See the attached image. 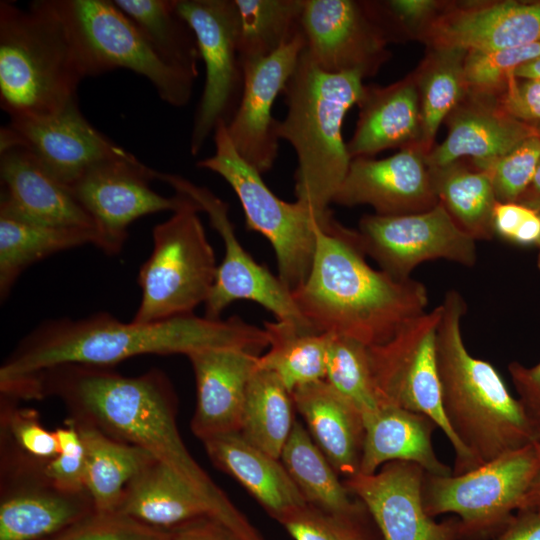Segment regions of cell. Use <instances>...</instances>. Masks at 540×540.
I'll list each match as a JSON object with an SVG mask.
<instances>
[{"instance_id": "obj_1", "label": "cell", "mask_w": 540, "mask_h": 540, "mask_svg": "<svg viewBox=\"0 0 540 540\" xmlns=\"http://www.w3.org/2000/svg\"><path fill=\"white\" fill-rule=\"evenodd\" d=\"M19 399L56 397L68 418L148 451L171 468L241 540H265L198 464L176 424V400L165 374L129 377L112 367L62 364L10 381Z\"/></svg>"}, {"instance_id": "obj_2", "label": "cell", "mask_w": 540, "mask_h": 540, "mask_svg": "<svg viewBox=\"0 0 540 540\" xmlns=\"http://www.w3.org/2000/svg\"><path fill=\"white\" fill-rule=\"evenodd\" d=\"M269 346L264 328L237 316L194 313L153 323L121 322L107 312L47 320L28 333L0 367V384L62 364L113 367L143 354H184L220 347L258 354Z\"/></svg>"}, {"instance_id": "obj_3", "label": "cell", "mask_w": 540, "mask_h": 540, "mask_svg": "<svg viewBox=\"0 0 540 540\" xmlns=\"http://www.w3.org/2000/svg\"><path fill=\"white\" fill-rule=\"evenodd\" d=\"M292 295L316 332L366 346L389 341L407 321L425 313L429 301L423 283L371 267L357 230L337 220L317 231L310 272Z\"/></svg>"}, {"instance_id": "obj_4", "label": "cell", "mask_w": 540, "mask_h": 540, "mask_svg": "<svg viewBox=\"0 0 540 540\" xmlns=\"http://www.w3.org/2000/svg\"><path fill=\"white\" fill-rule=\"evenodd\" d=\"M436 332V362L446 421L463 454L458 474L540 442V429L514 398L497 369L467 350L461 322L467 304L446 292Z\"/></svg>"}, {"instance_id": "obj_5", "label": "cell", "mask_w": 540, "mask_h": 540, "mask_svg": "<svg viewBox=\"0 0 540 540\" xmlns=\"http://www.w3.org/2000/svg\"><path fill=\"white\" fill-rule=\"evenodd\" d=\"M87 77L74 34L56 0L28 9L0 3V105L10 119L40 118L77 100Z\"/></svg>"}, {"instance_id": "obj_6", "label": "cell", "mask_w": 540, "mask_h": 540, "mask_svg": "<svg viewBox=\"0 0 540 540\" xmlns=\"http://www.w3.org/2000/svg\"><path fill=\"white\" fill-rule=\"evenodd\" d=\"M363 78L358 71L326 72L304 49L282 92L287 113L276 131L297 155L296 201L319 214L331 212L329 205L351 163L342 127L347 112L363 97Z\"/></svg>"}, {"instance_id": "obj_7", "label": "cell", "mask_w": 540, "mask_h": 540, "mask_svg": "<svg viewBox=\"0 0 540 540\" xmlns=\"http://www.w3.org/2000/svg\"><path fill=\"white\" fill-rule=\"evenodd\" d=\"M225 122L214 131L215 152L197 166L220 175L237 195L246 227L263 235L274 249L278 277L292 292L306 280L316 248L317 231L335 219L319 214L299 201L278 198L254 167L234 148Z\"/></svg>"}, {"instance_id": "obj_8", "label": "cell", "mask_w": 540, "mask_h": 540, "mask_svg": "<svg viewBox=\"0 0 540 540\" xmlns=\"http://www.w3.org/2000/svg\"><path fill=\"white\" fill-rule=\"evenodd\" d=\"M199 212L200 207L188 197L153 228V249L138 273L141 300L133 322L153 323L193 314L206 302L218 266Z\"/></svg>"}, {"instance_id": "obj_9", "label": "cell", "mask_w": 540, "mask_h": 540, "mask_svg": "<svg viewBox=\"0 0 540 540\" xmlns=\"http://www.w3.org/2000/svg\"><path fill=\"white\" fill-rule=\"evenodd\" d=\"M77 41L87 77L123 68L145 77L166 103L185 106L194 78L167 64L110 0H56Z\"/></svg>"}, {"instance_id": "obj_10", "label": "cell", "mask_w": 540, "mask_h": 540, "mask_svg": "<svg viewBox=\"0 0 540 540\" xmlns=\"http://www.w3.org/2000/svg\"><path fill=\"white\" fill-rule=\"evenodd\" d=\"M538 467L533 444L463 474L439 476L425 472V512L432 518L454 513L464 536L491 540L520 509Z\"/></svg>"}, {"instance_id": "obj_11", "label": "cell", "mask_w": 540, "mask_h": 540, "mask_svg": "<svg viewBox=\"0 0 540 540\" xmlns=\"http://www.w3.org/2000/svg\"><path fill=\"white\" fill-rule=\"evenodd\" d=\"M441 306L407 321L387 342L368 346L372 376L381 405L429 416L450 441L452 474L460 472L463 454L443 413L436 362V332Z\"/></svg>"}, {"instance_id": "obj_12", "label": "cell", "mask_w": 540, "mask_h": 540, "mask_svg": "<svg viewBox=\"0 0 540 540\" xmlns=\"http://www.w3.org/2000/svg\"><path fill=\"white\" fill-rule=\"evenodd\" d=\"M156 179L170 185L176 193L191 198L208 217L224 244V258L204 303L205 317L220 319L233 302L252 301L271 312L276 320L290 322L315 331L300 313L292 292L278 276L259 264L238 240L229 217V205L206 187L186 178L156 171ZM316 332V331H315Z\"/></svg>"}, {"instance_id": "obj_13", "label": "cell", "mask_w": 540, "mask_h": 540, "mask_svg": "<svg viewBox=\"0 0 540 540\" xmlns=\"http://www.w3.org/2000/svg\"><path fill=\"white\" fill-rule=\"evenodd\" d=\"M175 8L194 33L205 66L190 138V152L197 155L217 125L229 122L241 97L237 10L234 0H176Z\"/></svg>"}, {"instance_id": "obj_14", "label": "cell", "mask_w": 540, "mask_h": 540, "mask_svg": "<svg viewBox=\"0 0 540 540\" xmlns=\"http://www.w3.org/2000/svg\"><path fill=\"white\" fill-rule=\"evenodd\" d=\"M357 232L364 254L398 280L409 279L426 261L444 259L466 267L477 262L476 240L456 224L440 202L421 213L364 215Z\"/></svg>"}, {"instance_id": "obj_15", "label": "cell", "mask_w": 540, "mask_h": 540, "mask_svg": "<svg viewBox=\"0 0 540 540\" xmlns=\"http://www.w3.org/2000/svg\"><path fill=\"white\" fill-rule=\"evenodd\" d=\"M154 179L156 171L130 154L96 163L68 186L95 221L105 254L121 251L129 225L138 218L174 212L186 203L184 194L166 197L155 192L150 186Z\"/></svg>"}, {"instance_id": "obj_16", "label": "cell", "mask_w": 540, "mask_h": 540, "mask_svg": "<svg viewBox=\"0 0 540 540\" xmlns=\"http://www.w3.org/2000/svg\"><path fill=\"white\" fill-rule=\"evenodd\" d=\"M301 29L306 51L329 73L371 76L388 59V35L375 3L304 0Z\"/></svg>"}, {"instance_id": "obj_17", "label": "cell", "mask_w": 540, "mask_h": 540, "mask_svg": "<svg viewBox=\"0 0 540 540\" xmlns=\"http://www.w3.org/2000/svg\"><path fill=\"white\" fill-rule=\"evenodd\" d=\"M46 463L0 457V540H44L95 510L88 491L56 487Z\"/></svg>"}, {"instance_id": "obj_18", "label": "cell", "mask_w": 540, "mask_h": 540, "mask_svg": "<svg viewBox=\"0 0 540 540\" xmlns=\"http://www.w3.org/2000/svg\"><path fill=\"white\" fill-rule=\"evenodd\" d=\"M12 147L26 150L66 186L98 162L131 154L88 122L77 100L49 116L10 119L0 131V151Z\"/></svg>"}, {"instance_id": "obj_19", "label": "cell", "mask_w": 540, "mask_h": 540, "mask_svg": "<svg viewBox=\"0 0 540 540\" xmlns=\"http://www.w3.org/2000/svg\"><path fill=\"white\" fill-rule=\"evenodd\" d=\"M305 47L301 29L274 54L242 63L243 89L226 128L239 155L261 174L270 171L278 157L274 101L283 92Z\"/></svg>"}, {"instance_id": "obj_20", "label": "cell", "mask_w": 540, "mask_h": 540, "mask_svg": "<svg viewBox=\"0 0 540 540\" xmlns=\"http://www.w3.org/2000/svg\"><path fill=\"white\" fill-rule=\"evenodd\" d=\"M424 469L416 463L391 461L373 474L343 480L350 493L368 509L384 540H459L458 518L436 522L424 509Z\"/></svg>"}, {"instance_id": "obj_21", "label": "cell", "mask_w": 540, "mask_h": 540, "mask_svg": "<svg viewBox=\"0 0 540 540\" xmlns=\"http://www.w3.org/2000/svg\"><path fill=\"white\" fill-rule=\"evenodd\" d=\"M333 203L369 205L374 214L399 216L425 212L439 200L425 154L409 146L384 159H352Z\"/></svg>"}, {"instance_id": "obj_22", "label": "cell", "mask_w": 540, "mask_h": 540, "mask_svg": "<svg viewBox=\"0 0 540 540\" xmlns=\"http://www.w3.org/2000/svg\"><path fill=\"white\" fill-rule=\"evenodd\" d=\"M431 48L489 52L540 42V1H493L443 9L419 36Z\"/></svg>"}, {"instance_id": "obj_23", "label": "cell", "mask_w": 540, "mask_h": 540, "mask_svg": "<svg viewBox=\"0 0 540 540\" xmlns=\"http://www.w3.org/2000/svg\"><path fill=\"white\" fill-rule=\"evenodd\" d=\"M258 354L240 348H208L187 355L196 384L191 430L201 441L240 432L249 381Z\"/></svg>"}, {"instance_id": "obj_24", "label": "cell", "mask_w": 540, "mask_h": 540, "mask_svg": "<svg viewBox=\"0 0 540 540\" xmlns=\"http://www.w3.org/2000/svg\"><path fill=\"white\" fill-rule=\"evenodd\" d=\"M447 122L446 139L425 155L430 170L466 157L472 159L474 167L484 170L537 134L533 126L507 114L496 97L468 93L447 117Z\"/></svg>"}, {"instance_id": "obj_25", "label": "cell", "mask_w": 540, "mask_h": 540, "mask_svg": "<svg viewBox=\"0 0 540 540\" xmlns=\"http://www.w3.org/2000/svg\"><path fill=\"white\" fill-rule=\"evenodd\" d=\"M0 178L4 189L0 210L36 223L98 231L69 187L26 150L12 147L0 151Z\"/></svg>"}, {"instance_id": "obj_26", "label": "cell", "mask_w": 540, "mask_h": 540, "mask_svg": "<svg viewBox=\"0 0 540 540\" xmlns=\"http://www.w3.org/2000/svg\"><path fill=\"white\" fill-rule=\"evenodd\" d=\"M291 396L312 439L337 474L346 479L359 473L365 437L361 411L326 380L300 386Z\"/></svg>"}, {"instance_id": "obj_27", "label": "cell", "mask_w": 540, "mask_h": 540, "mask_svg": "<svg viewBox=\"0 0 540 540\" xmlns=\"http://www.w3.org/2000/svg\"><path fill=\"white\" fill-rule=\"evenodd\" d=\"M358 105L359 119L347 143L351 160L394 147L417 145L421 116L414 75L385 87L365 86Z\"/></svg>"}, {"instance_id": "obj_28", "label": "cell", "mask_w": 540, "mask_h": 540, "mask_svg": "<svg viewBox=\"0 0 540 540\" xmlns=\"http://www.w3.org/2000/svg\"><path fill=\"white\" fill-rule=\"evenodd\" d=\"M202 443L211 462L238 481L276 521L307 504L280 459L248 442L240 432Z\"/></svg>"}, {"instance_id": "obj_29", "label": "cell", "mask_w": 540, "mask_h": 540, "mask_svg": "<svg viewBox=\"0 0 540 540\" xmlns=\"http://www.w3.org/2000/svg\"><path fill=\"white\" fill-rule=\"evenodd\" d=\"M363 419L365 437L359 473L369 475L388 462L407 461L433 475L452 474L434 451L432 435L438 426L429 416L381 405Z\"/></svg>"}, {"instance_id": "obj_30", "label": "cell", "mask_w": 540, "mask_h": 540, "mask_svg": "<svg viewBox=\"0 0 540 540\" xmlns=\"http://www.w3.org/2000/svg\"><path fill=\"white\" fill-rule=\"evenodd\" d=\"M116 511L160 529L204 515L213 516L188 484L158 460L128 482Z\"/></svg>"}, {"instance_id": "obj_31", "label": "cell", "mask_w": 540, "mask_h": 540, "mask_svg": "<svg viewBox=\"0 0 540 540\" xmlns=\"http://www.w3.org/2000/svg\"><path fill=\"white\" fill-rule=\"evenodd\" d=\"M91 244L101 249L98 231L32 222L0 210V297L4 301L30 265L55 253Z\"/></svg>"}, {"instance_id": "obj_32", "label": "cell", "mask_w": 540, "mask_h": 540, "mask_svg": "<svg viewBox=\"0 0 540 540\" xmlns=\"http://www.w3.org/2000/svg\"><path fill=\"white\" fill-rule=\"evenodd\" d=\"M73 423L84 446L85 487L95 510L116 511L128 482L157 459L143 448L115 440L93 426Z\"/></svg>"}, {"instance_id": "obj_33", "label": "cell", "mask_w": 540, "mask_h": 540, "mask_svg": "<svg viewBox=\"0 0 540 540\" xmlns=\"http://www.w3.org/2000/svg\"><path fill=\"white\" fill-rule=\"evenodd\" d=\"M467 51L460 48H431L416 71L420 102L421 131L416 145L425 155L433 149L442 122L467 94L464 61Z\"/></svg>"}, {"instance_id": "obj_34", "label": "cell", "mask_w": 540, "mask_h": 540, "mask_svg": "<svg viewBox=\"0 0 540 540\" xmlns=\"http://www.w3.org/2000/svg\"><path fill=\"white\" fill-rule=\"evenodd\" d=\"M268 351L258 356L257 368L273 373L292 393L296 388L325 380L330 334L276 320L264 322Z\"/></svg>"}, {"instance_id": "obj_35", "label": "cell", "mask_w": 540, "mask_h": 540, "mask_svg": "<svg viewBox=\"0 0 540 540\" xmlns=\"http://www.w3.org/2000/svg\"><path fill=\"white\" fill-rule=\"evenodd\" d=\"M430 172L438 200L456 224L475 240L491 239L497 201L490 174L460 161Z\"/></svg>"}, {"instance_id": "obj_36", "label": "cell", "mask_w": 540, "mask_h": 540, "mask_svg": "<svg viewBox=\"0 0 540 540\" xmlns=\"http://www.w3.org/2000/svg\"><path fill=\"white\" fill-rule=\"evenodd\" d=\"M280 461L308 504L329 512L344 511L355 504L356 497L298 420L294 421Z\"/></svg>"}, {"instance_id": "obj_37", "label": "cell", "mask_w": 540, "mask_h": 540, "mask_svg": "<svg viewBox=\"0 0 540 540\" xmlns=\"http://www.w3.org/2000/svg\"><path fill=\"white\" fill-rule=\"evenodd\" d=\"M291 393L271 372L257 368L247 388L240 433L268 455L280 459L294 416Z\"/></svg>"}, {"instance_id": "obj_38", "label": "cell", "mask_w": 540, "mask_h": 540, "mask_svg": "<svg viewBox=\"0 0 540 540\" xmlns=\"http://www.w3.org/2000/svg\"><path fill=\"white\" fill-rule=\"evenodd\" d=\"M138 26L158 55L170 66L198 76L196 38L177 14L176 0H113Z\"/></svg>"}, {"instance_id": "obj_39", "label": "cell", "mask_w": 540, "mask_h": 540, "mask_svg": "<svg viewBox=\"0 0 540 540\" xmlns=\"http://www.w3.org/2000/svg\"><path fill=\"white\" fill-rule=\"evenodd\" d=\"M242 63L268 57L301 32L304 0H234Z\"/></svg>"}, {"instance_id": "obj_40", "label": "cell", "mask_w": 540, "mask_h": 540, "mask_svg": "<svg viewBox=\"0 0 540 540\" xmlns=\"http://www.w3.org/2000/svg\"><path fill=\"white\" fill-rule=\"evenodd\" d=\"M278 522L294 540H384L368 509L357 498L351 508L339 512L307 503Z\"/></svg>"}, {"instance_id": "obj_41", "label": "cell", "mask_w": 540, "mask_h": 540, "mask_svg": "<svg viewBox=\"0 0 540 540\" xmlns=\"http://www.w3.org/2000/svg\"><path fill=\"white\" fill-rule=\"evenodd\" d=\"M325 380L354 404L363 416L380 407L368 346L358 341L330 334Z\"/></svg>"}, {"instance_id": "obj_42", "label": "cell", "mask_w": 540, "mask_h": 540, "mask_svg": "<svg viewBox=\"0 0 540 540\" xmlns=\"http://www.w3.org/2000/svg\"><path fill=\"white\" fill-rule=\"evenodd\" d=\"M15 398L0 400V451L47 462L59 453L54 431L46 429L35 409L19 405Z\"/></svg>"}, {"instance_id": "obj_43", "label": "cell", "mask_w": 540, "mask_h": 540, "mask_svg": "<svg viewBox=\"0 0 540 540\" xmlns=\"http://www.w3.org/2000/svg\"><path fill=\"white\" fill-rule=\"evenodd\" d=\"M540 57V42L496 51H469L464 61L467 93L498 98L520 65Z\"/></svg>"}, {"instance_id": "obj_44", "label": "cell", "mask_w": 540, "mask_h": 540, "mask_svg": "<svg viewBox=\"0 0 540 540\" xmlns=\"http://www.w3.org/2000/svg\"><path fill=\"white\" fill-rule=\"evenodd\" d=\"M44 540H168V530L150 526L118 511L94 510Z\"/></svg>"}, {"instance_id": "obj_45", "label": "cell", "mask_w": 540, "mask_h": 540, "mask_svg": "<svg viewBox=\"0 0 540 540\" xmlns=\"http://www.w3.org/2000/svg\"><path fill=\"white\" fill-rule=\"evenodd\" d=\"M540 160V136L533 135L484 169L500 203L518 202L528 189Z\"/></svg>"}, {"instance_id": "obj_46", "label": "cell", "mask_w": 540, "mask_h": 540, "mask_svg": "<svg viewBox=\"0 0 540 540\" xmlns=\"http://www.w3.org/2000/svg\"><path fill=\"white\" fill-rule=\"evenodd\" d=\"M445 6L446 4L433 0H391L376 4L382 17L394 20L410 34L414 33L418 37Z\"/></svg>"}, {"instance_id": "obj_47", "label": "cell", "mask_w": 540, "mask_h": 540, "mask_svg": "<svg viewBox=\"0 0 540 540\" xmlns=\"http://www.w3.org/2000/svg\"><path fill=\"white\" fill-rule=\"evenodd\" d=\"M497 101L511 117L533 127L540 125L539 80L513 78Z\"/></svg>"}, {"instance_id": "obj_48", "label": "cell", "mask_w": 540, "mask_h": 540, "mask_svg": "<svg viewBox=\"0 0 540 540\" xmlns=\"http://www.w3.org/2000/svg\"><path fill=\"white\" fill-rule=\"evenodd\" d=\"M507 369L525 412L540 429V362L527 367L514 361Z\"/></svg>"}, {"instance_id": "obj_49", "label": "cell", "mask_w": 540, "mask_h": 540, "mask_svg": "<svg viewBox=\"0 0 540 540\" xmlns=\"http://www.w3.org/2000/svg\"><path fill=\"white\" fill-rule=\"evenodd\" d=\"M45 474L59 489L87 491L85 487V450L74 454L58 453L45 465Z\"/></svg>"}, {"instance_id": "obj_50", "label": "cell", "mask_w": 540, "mask_h": 540, "mask_svg": "<svg viewBox=\"0 0 540 540\" xmlns=\"http://www.w3.org/2000/svg\"><path fill=\"white\" fill-rule=\"evenodd\" d=\"M168 530V540H241L219 519L204 515Z\"/></svg>"}, {"instance_id": "obj_51", "label": "cell", "mask_w": 540, "mask_h": 540, "mask_svg": "<svg viewBox=\"0 0 540 540\" xmlns=\"http://www.w3.org/2000/svg\"><path fill=\"white\" fill-rule=\"evenodd\" d=\"M533 210L535 209L518 202H497L493 210L492 219L494 235L513 242L517 231Z\"/></svg>"}, {"instance_id": "obj_52", "label": "cell", "mask_w": 540, "mask_h": 540, "mask_svg": "<svg viewBox=\"0 0 540 540\" xmlns=\"http://www.w3.org/2000/svg\"><path fill=\"white\" fill-rule=\"evenodd\" d=\"M491 540H540V508L518 510Z\"/></svg>"}, {"instance_id": "obj_53", "label": "cell", "mask_w": 540, "mask_h": 540, "mask_svg": "<svg viewBox=\"0 0 540 540\" xmlns=\"http://www.w3.org/2000/svg\"><path fill=\"white\" fill-rule=\"evenodd\" d=\"M540 242V214L537 210L525 219L517 231L513 242L520 246H536Z\"/></svg>"}, {"instance_id": "obj_54", "label": "cell", "mask_w": 540, "mask_h": 540, "mask_svg": "<svg viewBox=\"0 0 540 540\" xmlns=\"http://www.w3.org/2000/svg\"><path fill=\"white\" fill-rule=\"evenodd\" d=\"M534 446L539 459V467L527 493L525 494L520 509L540 508V442L535 443Z\"/></svg>"}, {"instance_id": "obj_55", "label": "cell", "mask_w": 540, "mask_h": 540, "mask_svg": "<svg viewBox=\"0 0 540 540\" xmlns=\"http://www.w3.org/2000/svg\"><path fill=\"white\" fill-rule=\"evenodd\" d=\"M518 203L532 209H540V160L535 170L532 182Z\"/></svg>"}, {"instance_id": "obj_56", "label": "cell", "mask_w": 540, "mask_h": 540, "mask_svg": "<svg viewBox=\"0 0 540 540\" xmlns=\"http://www.w3.org/2000/svg\"><path fill=\"white\" fill-rule=\"evenodd\" d=\"M513 77L518 79H531L540 81V57L530 60L513 72Z\"/></svg>"}, {"instance_id": "obj_57", "label": "cell", "mask_w": 540, "mask_h": 540, "mask_svg": "<svg viewBox=\"0 0 540 540\" xmlns=\"http://www.w3.org/2000/svg\"><path fill=\"white\" fill-rule=\"evenodd\" d=\"M459 540H490V539L482 538V537H475V536H463Z\"/></svg>"}, {"instance_id": "obj_58", "label": "cell", "mask_w": 540, "mask_h": 540, "mask_svg": "<svg viewBox=\"0 0 540 540\" xmlns=\"http://www.w3.org/2000/svg\"><path fill=\"white\" fill-rule=\"evenodd\" d=\"M540 214V209L537 210ZM537 248H538V254H537V261H536V264H537V268L538 270L540 271V242L539 244L537 245Z\"/></svg>"}, {"instance_id": "obj_59", "label": "cell", "mask_w": 540, "mask_h": 540, "mask_svg": "<svg viewBox=\"0 0 540 540\" xmlns=\"http://www.w3.org/2000/svg\"><path fill=\"white\" fill-rule=\"evenodd\" d=\"M534 128L536 129L537 134L540 136V125H539V126H536V127H534Z\"/></svg>"}]
</instances>
